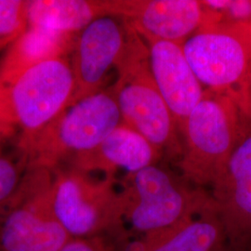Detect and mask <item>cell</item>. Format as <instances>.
Instances as JSON below:
<instances>
[{
    "label": "cell",
    "mask_w": 251,
    "mask_h": 251,
    "mask_svg": "<svg viewBox=\"0 0 251 251\" xmlns=\"http://www.w3.org/2000/svg\"><path fill=\"white\" fill-rule=\"evenodd\" d=\"M249 117L237 98L206 89L180 131L184 136L179 160L183 179L213 188L225 174Z\"/></svg>",
    "instance_id": "obj_1"
},
{
    "label": "cell",
    "mask_w": 251,
    "mask_h": 251,
    "mask_svg": "<svg viewBox=\"0 0 251 251\" xmlns=\"http://www.w3.org/2000/svg\"><path fill=\"white\" fill-rule=\"evenodd\" d=\"M52 175L54 213L73 238L122 232L124 201L116 188L115 175L94 179L75 168H58Z\"/></svg>",
    "instance_id": "obj_6"
},
{
    "label": "cell",
    "mask_w": 251,
    "mask_h": 251,
    "mask_svg": "<svg viewBox=\"0 0 251 251\" xmlns=\"http://www.w3.org/2000/svg\"><path fill=\"white\" fill-rule=\"evenodd\" d=\"M144 41L153 80L180 132L206 90L190 66L182 44L152 39Z\"/></svg>",
    "instance_id": "obj_12"
},
{
    "label": "cell",
    "mask_w": 251,
    "mask_h": 251,
    "mask_svg": "<svg viewBox=\"0 0 251 251\" xmlns=\"http://www.w3.org/2000/svg\"><path fill=\"white\" fill-rule=\"evenodd\" d=\"M121 124L117 99L109 87L75 102L35 134L20 137L18 152L27 169L53 171L67 158L98 147Z\"/></svg>",
    "instance_id": "obj_2"
},
{
    "label": "cell",
    "mask_w": 251,
    "mask_h": 251,
    "mask_svg": "<svg viewBox=\"0 0 251 251\" xmlns=\"http://www.w3.org/2000/svg\"><path fill=\"white\" fill-rule=\"evenodd\" d=\"M0 152V228L27 170L26 161Z\"/></svg>",
    "instance_id": "obj_17"
},
{
    "label": "cell",
    "mask_w": 251,
    "mask_h": 251,
    "mask_svg": "<svg viewBox=\"0 0 251 251\" xmlns=\"http://www.w3.org/2000/svg\"><path fill=\"white\" fill-rule=\"evenodd\" d=\"M211 197L227 239L240 247L251 237V117Z\"/></svg>",
    "instance_id": "obj_11"
},
{
    "label": "cell",
    "mask_w": 251,
    "mask_h": 251,
    "mask_svg": "<svg viewBox=\"0 0 251 251\" xmlns=\"http://www.w3.org/2000/svg\"><path fill=\"white\" fill-rule=\"evenodd\" d=\"M60 251H116L105 235L72 238Z\"/></svg>",
    "instance_id": "obj_20"
},
{
    "label": "cell",
    "mask_w": 251,
    "mask_h": 251,
    "mask_svg": "<svg viewBox=\"0 0 251 251\" xmlns=\"http://www.w3.org/2000/svg\"><path fill=\"white\" fill-rule=\"evenodd\" d=\"M182 49L207 90L226 92L251 106V25L219 22L201 27Z\"/></svg>",
    "instance_id": "obj_5"
},
{
    "label": "cell",
    "mask_w": 251,
    "mask_h": 251,
    "mask_svg": "<svg viewBox=\"0 0 251 251\" xmlns=\"http://www.w3.org/2000/svg\"><path fill=\"white\" fill-rule=\"evenodd\" d=\"M126 27L125 47L116 64L117 79L112 86L122 123L144 136L162 154L180 157L179 128L153 80L148 47L137 32Z\"/></svg>",
    "instance_id": "obj_3"
},
{
    "label": "cell",
    "mask_w": 251,
    "mask_h": 251,
    "mask_svg": "<svg viewBox=\"0 0 251 251\" xmlns=\"http://www.w3.org/2000/svg\"><path fill=\"white\" fill-rule=\"evenodd\" d=\"M162 153L144 136L125 124L118 126L107 138L90 152L71 159L72 168L90 173L102 171L115 175L117 170L134 173L156 165Z\"/></svg>",
    "instance_id": "obj_13"
},
{
    "label": "cell",
    "mask_w": 251,
    "mask_h": 251,
    "mask_svg": "<svg viewBox=\"0 0 251 251\" xmlns=\"http://www.w3.org/2000/svg\"><path fill=\"white\" fill-rule=\"evenodd\" d=\"M126 39L125 23L114 16L97 19L77 34L70 54L75 82L70 106L103 90L107 74L116 68Z\"/></svg>",
    "instance_id": "obj_10"
},
{
    "label": "cell",
    "mask_w": 251,
    "mask_h": 251,
    "mask_svg": "<svg viewBox=\"0 0 251 251\" xmlns=\"http://www.w3.org/2000/svg\"><path fill=\"white\" fill-rule=\"evenodd\" d=\"M16 127L4 122H0V151L2 146L15 133Z\"/></svg>",
    "instance_id": "obj_21"
},
{
    "label": "cell",
    "mask_w": 251,
    "mask_h": 251,
    "mask_svg": "<svg viewBox=\"0 0 251 251\" xmlns=\"http://www.w3.org/2000/svg\"><path fill=\"white\" fill-rule=\"evenodd\" d=\"M77 34L28 26L8 46L0 60V90L40 63L59 57H68Z\"/></svg>",
    "instance_id": "obj_14"
},
{
    "label": "cell",
    "mask_w": 251,
    "mask_h": 251,
    "mask_svg": "<svg viewBox=\"0 0 251 251\" xmlns=\"http://www.w3.org/2000/svg\"><path fill=\"white\" fill-rule=\"evenodd\" d=\"M226 239L215 204L171 231L143 237L132 251H224Z\"/></svg>",
    "instance_id": "obj_15"
},
{
    "label": "cell",
    "mask_w": 251,
    "mask_h": 251,
    "mask_svg": "<svg viewBox=\"0 0 251 251\" xmlns=\"http://www.w3.org/2000/svg\"><path fill=\"white\" fill-rule=\"evenodd\" d=\"M115 14L144 40L179 44L201 27L221 22L219 13L198 0H115Z\"/></svg>",
    "instance_id": "obj_9"
},
{
    "label": "cell",
    "mask_w": 251,
    "mask_h": 251,
    "mask_svg": "<svg viewBox=\"0 0 251 251\" xmlns=\"http://www.w3.org/2000/svg\"><path fill=\"white\" fill-rule=\"evenodd\" d=\"M52 176L27 169L0 228V251H60L72 239L54 213Z\"/></svg>",
    "instance_id": "obj_8"
},
{
    "label": "cell",
    "mask_w": 251,
    "mask_h": 251,
    "mask_svg": "<svg viewBox=\"0 0 251 251\" xmlns=\"http://www.w3.org/2000/svg\"><path fill=\"white\" fill-rule=\"evenodd\" d=\"M11 43L7 42V41H0V50L4 48H8V46L10 45Z\"/></svg>",
    "instance_id": "obj_22"
},
{
    "label": "cell",
    "mask_w": 251,
    "mask_h": 251,
    "mask_svg": "<svg viewBox=\"0 0 251 251\" xmlns=\"http://www.w3.org/2000/svg\"><path fill=\"white\" fill-rule=\"evenodd\" d=\"M28 0H0V41L12 43L28 28Z\"/></svg>",
    "instance_id": "obj_18"
},
{
    "label": "cell",
    "mask_w": 251,
    "mask_h": 251,
    "mask_svg": "<svg viewBox=\"0 0 251 251\" xmlns=\"http://www.w3.org/2000/svg\"><path fill=\"white\" fill-rule=\"evenodd\" d=\"M203 4L219 13L221 22L251 25V0H206Z\"/></svg>",
    "instance_id": "obj_19"
},
{
    "label": "cell",
    "mask_w": 251,
    "mask_h": 251,
    "mask_svg": "<svg viewBox=\"0 0 251 251\" xmlns=\"http://www.w3.org/2000/svg\"><path fill=\"white\" fill-rule=\"evenodd\" d=\"M250 90H251V77H250Z\"/></svg>",
    "instance_id": "obj_23"
},
{
    "label": "cell",
    "mask_w": 251,
    "mask_h": 251,
    "mask_svg": "<svg viewBox=\"0 0 251 251\" xmlns=\"http://www.w3.org/2000/svg\"><path fill=\"white\" fill-rule=\"evenodd\" d=\"M75 82L68 57H59L27 70L0 90V122L35 134L70 107Z\"/></svg>",
    "instance_id": "obj_7"
},
{
    "label": "cell",
    "mask_w": 251,
    "mask_h": 251,
    "mask_svg": "<svg viewBox=\"0 0 251 251\" xmlns=\"http://www.w3.org/2000/svg\"><path fill=\"white\" fill-rule=\"evenodd\" d=\"M121 193L124 223L143 237L171 231L215 206L211 196L189 188L156 165L127 173Z\"/></svg>",
    "instance_id": "obj_4"
},
{
    "label": "cell",
    "mask_w": 251,
    "mask_h": 251,
    "mask_svg": "<svg viewBox=\"0 0 251 251\" xmlns=\"http://www.w3.org/2000/svg\"><path fill=\"white\" fill-rule=\"evenodd\" d=\"M106 16L115 17V0H29V26L77 34Z\"/></svg>",
    "instance_id": "obj_16"
}]
</instances>
